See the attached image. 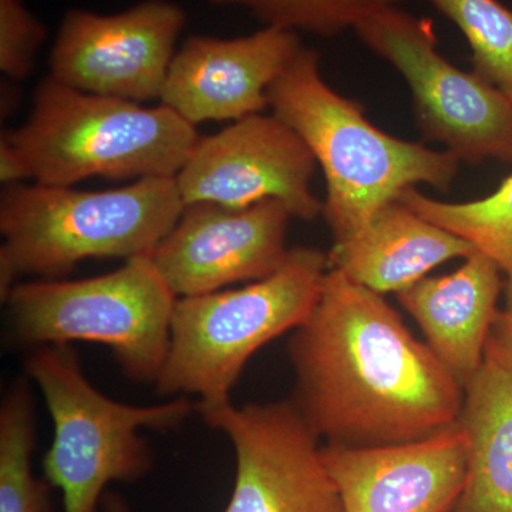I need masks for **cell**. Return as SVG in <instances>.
I'll list each match as a JSON object with an SVG mask.
<instances>
[{"instance_id": "obj_25", "label": "cell", "mask_w": 512, "mask_h": 512, "mask_svg": "<svg viewBox=\"0 0 512 512\" xmlns=\"http://www.w3.org/2000/svg\"><path fill=\"white\" fill-rule=\"evenodd\" d=\"M100 512H130L128 505L119 494H104Z\"/></svg>"}, {"instance_id": "obj_3", "label": "cell", "mask_w": 512, "mask_h": 512, "mask_svg": "<svg viewBox=\"0 0 512 512\" xmlns=\"http://www.w3.org/2000/svg\"><path fill=\"white\" fill-rule=\"evenodd\" d=\"M268 104L322 168V215L335 242L352 238L409 188L450 190L458 173L461 161L448 151L394 137L367 120L357 101L323 80L318 52L305 46L269 87Z\"/></svg>"}, {"instance_id": "obj_16", "label": "cell", "mask_w": 512, "mask_h": 512, "mask_svg": "<svg viewBox=\"0 0 512 512\" xmlns=\"http://www.w3.org/2000/svg\"><path fill=\"white\" fill-rule=\"evenodd\" d=\"M474 252L466 239L396 200L377 211L352 238L333 242L328 259L329 268L383 295L406 291L436 266Z\"/></svg>"}, {"instance_id": "obj_1", "label": "cell", "mask_w": 512, "mask_h": 512, "mask_svg": "<svg viewBox=\"0 0 512 512\" xmlns=\"http://www.w3.org/2000/svg\"><path fill=\"white\" fill-rule=\"evenodd\" d=\"M293 402L328 446L407 443L454 426L464 387L380 293L329 268L293 330Z\"/></svg>"}, {"instance_id": "obj_14", "label": "cell", "mask_w": 512, "mask_h": 512, "mask_svg": "<svg viewBox=\"0 0 512 512\" xmlns=\"http://www.w3.org/2000/svg\"><path fill=\"white\" fill-rule=\"evenodd\" d=\"M302 47L298 33L275 26L237 39L192 36L175 53L161 104L192 126L262 113L269 87Z\"/></svg>"}, {"instance_id": "obj_9", "label": "cell", "mask_w": 512, "mask_h": 512, "mask_svg": "<svg viewBox=\"0 0 512 512\" xmlns=\"http://www.w3.org/2000/svg\"><path fill=\"white\" fill-rule=\"evenodd\" d=\"M197 412L228 437L237 458L234 490L222 512H345L320 437L293 400L197 403Z\"/></svg>"}, {"instance_id": "obj_20", "label": "cell", "mask_w": 512, "mask_h": 512, "mask_svg": "<svg viewBox=\"0 0 512 512\" xmlns=\"http://www.w3.org/2000/svg\"><path fill=\"white\" fill-rule=\"evenodd\" d=\"M466 36L473 72L512 101V9L500 0H430Z\"/></svg>"}, {"instance_id": "obj_10", "label": "cell", "mask_w": 512, "mask_h": 512, "mask_svg": "<svg viewBox=\"0 0 512 512\" xmlns=\"http://www.w3.org/2000/svg\"><path fill=\"white\" fill-rule=\"evenodd\" d=\"M184 25V10L168 0L109 16L69 10L50 52V77L97 96L160 99Z\"/></svg>"}, {"instance_id": "obj_13", "label": "cell", "mask_w": 512, "mask_h": 512, "mask_svg": "<svg viewBox=\"0 0 512 512\" xmlns=\"http://www.w3.org/2000/svg\"><path fill=\"white\" fill-rule=\"evenodd\" d=\"M345 512H451L466 487L468 441L458 423L424 439L323 447Z\"/></svg>"}, {"instance_id": "obj_5", "label": "cell", "mask_w": 512, "mask_h": 512, "mask_svg": "<svg viewBox=\"0 0 512 512\" xmlns=\"http://www.w3.org/2000/svg\"><path fill=\"white\" fill-rule=\"evenodd\" d=\"M328 271L325 252L292 248L284 265L264 279L231 291L177 298L157 393L194 394L198 403L210 406L229 402L254 353L309 318Z\"/></svg>"}, {"instance_id": "obj_19", "label": "cell", "mask_w": 512, "mask_h": 512, "mask_svg": "<svg viewBox=\"0 0 512 512\" xmlns=\"http://www.w3.org/2000/svg\"><path fill=\"white\" fill-rule=\"evenodd\" d=\"M35 440L32 392L19 380L0 407V512H53L52 485L33 474Z\"/></svg>"}, {"instance_id": "obj_24", "label": "cell", "mask_w": 512, "mask_h": 512, "mask_svg": "<svg viewBox=\"0 0 512 512\" xmlns=\"http://www.w3.org/2000/svg\"><path fill=\"white\" fill-rule=\"evenodd\" d=\"M12 82L8 79L6 86L5 82L2 83V117H9L19 103V89Z\"/></svg>"}, {"instance_id": "obj_6", "label": "cell", "mask_w": 512, "mask_h": 512, "mask_svg": "<svg viewBox=\"0 0 512 512\" xmlns=\"http://www.w3.org/2000/svg\"><path fill=\"white\" fill-rule=\"evenodd\" d=\"M53 423L43 458L45 478L63 497V512H100L107 485L134 483L153 470V451L140 430H174L197 404L175 399L130 406L104 396L84 376L70 345L39 346L26 362Z\"/></svg>"}, {"instance_id": "obj_21", "label": "cell", "mask_w": 512, "mask_h": 512, "mask_svg": "<svg viewBox=\"0 0 512 512\" xmlns=\"http://www.w3.org/2000/svg\"><path fill=\"white\" fill-rule=\"evenodd\" d=\"M212 5L245 8L264 22L292 32L335 36L397 0H210Z\"/></svg>"}, {"instance_id": "obj_17", "label": "cell", "mask_w": 512, "mask_h": 512, "mask_svg": "<svg viewBox=\"0 0 512 512\" xmlns=\"http://www.w3.org/2000/svg\"><path fill=\"white\" fill-rule=\"evenodd\" d=\"M466 487L453 512H512V373L493 357L464 387Z\"/></svg>"}, {"instance_id": "obj_15", "label": "cell", "mask_w": 512, "mask_h": 512, "mask_svg": "<svg viewBox=\"0 0 512 512\" xmlns=\"http://www.w3.org/2000/svg\"><path fill=\"white\" fill-rule=\"evenodd\" d=\"M503 289L500 268L476 251L453 274L426 276L397 295L419 323L427 345L466 387L483 366Z\"/></svg>"}, {"instance_id": "obj_23", "label": "cell", "mask_w": 512, "mask_h": 512, "mask_svg": "<svg viewBox=\"0 0 512 512\" xmlns=\"http://www.w3.org/2000/svg\"><path fill=\"white\" fill-rule=\"evenodd\" d=\"M485 356L493 357L512 373V311L498 313L487 346Z\"/></svg>"}, {"instance_id": "obj_4", "label": "cell", "mask_w": 512, "mask_h": 512, "mask_svg": "<svg viewBox=\"0 0 512 512\" xmlns=\"http://www.w3.org/2000/svg\"><path fill=\"white\" fill-rule=\"evenodd\" d=\"M184 207L175 177L106 191L8 185L0 197V298L25 276L60 278L84 259L150 255Z\"/></svg>"}, {"instance_id": "obj_22", "label": "cell", "mask_w": 512, "mask_h": 512, "mask_svg": "<svg viewBox=\"0 0 512 512\" xmlns=\"http://www.w3.org/2000/svg\"><path fill=\"white\" fill-rule=\"evenodd\" d=\"M46 29L23 0H0V70L6 79L20 82L35 66Z\"/></svg>"}, {"instance_id": "obj_11", "label": "cell", "mask_w": 512, "mask_h": 512, "mask_svg": "<svg viewBox=\"0 0 512 512\" xmlns=\"http://www.w3.org/2000/svg\"><path fill=\"white\" fill-rule=\"evenodd\" d=\"M316 165L295 130L275 114L259 113L200 137L175 181L185 205L205 201L245 208L274 200L292 217L312 221L323 208L311 188Z\"/></svg>"}, {"instance_id": "obj_8", "label": "cell", "mask_w": 512, "mask_h": 512, "mask_svg": "<svg viewBox=\"0 0 512 512\" xmlns=\"http://www.w3.org/2000/svg\"><path fill=\"white\" fill-rule=\"evenodd\" d=\"M355 32L409 84L426 140L466 163H512V101L473 70L444 59L430 20L394 5L367 16Z\"/></svg>"}, {"instance_id": "obj_7", "label": "cell", "mask_w": 512, "mask_h": 512, "mask_svg": "<svg viewBox=\"0 0 512 512\" xmlns=\"http://www.w3.org/2000/svg\"><path fill=\"white\" fill-rule=\"evenodd\" d=\"M175 301L148 255L96 278L18 282L2 299L16 343H100L124 375L154 384L170 348Z\"/></svg>"}, {"instance_id": "obj_2", "label": "cell", "mask_w": 512, "mask_h": 512, "mask_svg": "<svg viewBox=\"0 0 512 512\" xmlns=\"http://www.w3.org/2000/svg\"><path fill=\"white\" fill-rule=\"evenodd\" d=\"M200 140L164 104L97 96L46 77L23 126L0 137V180L73 187L90 177H177Z\"/></svg>"}, {"instance_id": "obj_18", "label": "cell", "mask_w": 512, "mask_h": 512, "mask_svg": "<svg viewBox=\"0 0 512 512\" xmlns=\"http://www.w3.org/2000/svg\"><path fill=\"white\" fill-rule=\"evenodd\" d=\"M399 200L488 256L504 276L505 302L512 311V174L483 200L443 202L416 188L404 191Z\"/></svg>"}, {"instance_id": "obj_12", "label": "cell", "mask_w": 512, "mask_h": 512, "mask_svg": "<svg viewBox=\"0 0 512 512\" xmlns=\"http://www.w3.org/2000/svg\"><path fill=\"white\" fill-rule=\"evenodd\" d=\"M291 218L274 200L245 208L192 202L148 256L175 298L259 281L284 265Z\"/></svg>"}]
</instances>
